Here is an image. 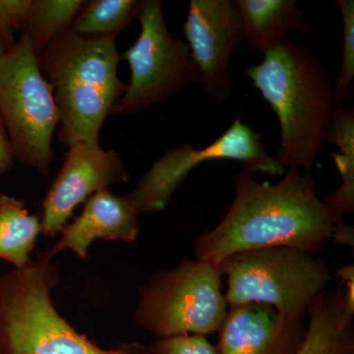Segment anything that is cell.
<instances>
[{
    "label": "cell",
    "instance_id": "18",
    "mask_svg": "<svg viewBox=\"0 0 354 354\" xmlns=\"http://www.w3.org/2000/svg\"><path fill=\"white\" fill-rule=\"evenodd\" d=\"M86 1L83 0H32L24 34L36 55L71 27Z\"/></svg>",
    "mask_w": 354,
    "mask_h": 354
},
{
    "label": "cell",
    "instance_id": "4",
    "mask_svg": "<svg viewBox=\"0 0 354 354\" xmlns=\"http://www.w3.org/2000/svg\"><path fill=\"white\" fill-rule=\"evenodd\" d=\"M227 279L228 307L263 304L304 320L332 279L329 265L290 247H265L228 256L216 266Z\"/></svg>",
    "mask_w": 354,
    "mask_h": 354
},
{
    "label": "cell",
    "instance_id": "15",
    "mask_svg": "<svg viewBox=\"0 0 354 354\" xmlns=\"http://www.w3.org/2000/svg\"><path fill=\"white\" fill-rule=\"evenodd\" d=\"M243 25L244 43L265 53L278 46L290 31L316 38V31L295 0H234Z\"/></svg>",
    "mask_w": 354,
    "mask_h": 354
},
{
    "label": "cell",
    "instance_id": "9",
    "mask_svg": "<svg viewBox=\"0 0 354 354\" xmlns=\"http://www.w3.org/2000/svg\"><path fill=\"white\" fill-rule=\"evenodd\" d=\"M232 160L251 174L281 176L285 174L276 156L262 143V135L244 124L237 116L227 131L202 149L190 143L172 147L142 176L129 193L130 201L138 214L164 211L177 188L191 171L208 160Z\"/></svg>",
    "mask_w": 354,
    "mask_h": 354
},
{
    "label": "cell",
    "instance_id": "21",
    "mask_svg": "<svg viewBox=\"0 0 354 354\" xmlns=\"http://www.w3.org/2000/svg\"><path fill=\"white\" fill-rule=\"evenodd\" d=\"M156 354H218L216 346L205 335H183L155 342Z\"/></svg>",
    "mask_w": 354,
    "mask_h": 354
},
{
    "label": "cell",
    "instance_id": "25",
    "mask_svg": "<svg viewBox=\"0 0 354 354\" xmlns=\"http://www.w3.org/2000/svg\"><path fill=\"white\" fill-rule=\"evenodd\" d=\"M330 239L334 241L335 245L337 244H342V245L351 246V248H353L354 230L353 225H349L342 221L335 227L334 234H333L332 239Z\"/></svg>",
    "mask_w": 354,
    "mask_h": 354
},
{
    "label": "cell",
    "instance_id": "26",
    "mask_svg": "<svg viewBox=\"0 0 354 354\" xmlns=\"http://www.w3.org/2000/svg\"><path fill=\"white\" fill-rule=\"evenodd\" d=\"M13 35L12 31L0 24V59L12 50L15 44Z\"/></svg>",
    "mask_w": 354,
    "mask_h": 354
},
{
    "label": "cell",
    "instance_id": "8",
    "mask_svg": "<svg viewBox=\"0 0 354 354\" xmlns=\"http://www.w3.org/2000/svg\"><path fill=\"white\" fill-rule=\"evenodd\" d=\"M139 38L123 53L131 79L113 106V115L141 113L200 81V72L187 44L172 34L158 0L142 1Z\"/></svg>",
    "mask_w": 354,
    "mask_h": 354
},
{
    "label": "cell",
    "instance_id": "19",
    "mask_svg": "<svg viewBox=\"0 0 354 354\" xmlns=\"http://www.w3.org/2000/svg\"><path fill=\"white\" fill-rule=\"evenodd\" d=\"M142 1L92 0L85 2L71 29L91 37H115L133 20L138 19Z\"/></svg>",
    "mask_w": 354,
    "mask_h": 354
},
{
    "label": "cell",
    "instance_id": "22",
    "mask_svg": "<svg viewBox=\"0 0 354 354\" xmlns=\"http://www.w3.org/2000/svg\"><path fill=\"white\" fill-rule=\"evenodd\" d=\"M31 6L32 0H0V24L13 32H22Z\"/></svg>",
    "mask_w": 354,
    "mask_h": 354
},
{
    "label": "cell",
    "instance_id": "20",
    "mask_svg": "<svg viewBox=\"0 0 354 354\" xmlns=\"http://www.w3.org/2000/svg\"><path fill=\"white\" fill-rule=\"evenodd\" d=\"M337 6L342 15L344 39L341 71L334 88V95L335 104H342L349 94L354 78V1L337 0Z\"/></svg>",
    "mask_w": 354,
    "mask_h": 354
},
{
    "label": "cell",
    "instance_id": "16",
    "mask_svg": "<svg viewBox=\"0 0 354 354\" xmlns=\"http://www.w3.org/2000/svg\"><path fill=\"white\" fill-rule=\"evenodd\" d=\"M325 144H333L339 153L333 152L335 167L341 174L342 184L325 203L335 215H351L354 212V111L337 104L330 115L325 135Z\"/></svg>",
    "mask_w": 354,
    "mask_h": 354
},
{
    "label": "cell",
    "instance_id": "17",
    "mask_svg": "<svg viewBox=\"0 0 354 354\" xmlns=\"http://www.w3.org/2000/svg\"><path fill=\"white\" fill-rule=\"evenodd\" d=\"M41 232L39 218L30 215L25 202L0 195V259L22 269Z\"/></svg>",
    "mask_w": 354,
    "mask_h": 354
},
{
    "label": "cell",
    "instance_id": "2",
    "mask_svg": "<svg viewBox=\"0 0 354 354\" xmlns=\"http://www.w3.org/2000/svg\"><path fill=\"white\" fill-rule=\"evenodd\" d=\"M244 76L252 81L278 118L281 144L276 158L286 171L311 174L335 106L334 87L308 46L286 37L266 51Z\"/></svg>",
    "mask_w": 354,
    "mask_h": 354
},
{
    "label": "cell",
    "instance_id": "24",
    "mask_svg": "<svg viewBox=\"0 0 354 354\" xmlns=\"http://www.w3.org/2000/svg\"><path fill=\"white\" fill-rule=\"evenodd\" d=\"M335 276L341 279L349 302L354 304V266L348 265L339 268L335 272Z\"/></svg>",
    "mask_w": 354,
    "mask_h": 354
},
{
    "label": "cell",
    "instance_id": "5",
    "mask_svg": "<svg viewBox=\"0 0 354 354\" xmlns=\"http://www.w3.org/2000/svg\"><path fill=\"white\" fill-rule=\"evenodd\" d=\"M48 266L32 264L0 278V342L7 354H137L104 351L78 334L50 299Z\"/></svg>",
    "mask_w": 354,
    "mask_h": 354
},
{
    "label": "cell",
    "instance_id": "3",
    "mask_svg": "<svg viewBox=\"0 0 354 354\" xmlns=\"http://www.w3.org/2000/svg\"><path fill=\"white\" fill-rule=\"evenodd\" d=\"M38 57L59 111L58 138L67 147L99 142L104 120L127 88L118 77L115 37L84 36L69 28Z\"/></svg>",
    "mask_w": 354,
    "mask_h": 354
},
{
    "label": "cell",
    "instance_id": "13",
    "mask_svg": "<svg viewBox=\"0 0 354 354\" xmlns=\"http://www.w3.org/2000/svg\"><path fill=\"white\" fill-rule=\"evenodd\" d=\"M138 216L127 194L97 191L86 201L82 214L62 230V239L48 256L70 249L86 257L88 246L97 239L134 241L139 232Z\"/></svg>",
    "mask_w": 354,
    "mask_h": 354
},
{
    "label": "cell",
    "instance_id": "12",
    "mask_svg": "<svg viewBox=\"0 0 354 354\" xmlns=\"http://www.w3.org/2000/svg\"><path fill=\"white\" fill-rule=\"evenodd\" d=\"M218 354H295L304 341V320L263 304L230 307L218 330Z\"/></svg>",
    "mask_w": 354,
    "mask_h": 354
},
{
    "label": "cell",
    "instance_id": "1",
    "mask_svg": "<svg viewBox=\"0 0 354 354\" xmlns=\"http://www.w3.org/2000/svg\"><path fill=\"white\" fill-rule=\"evenodd\" d=\"M276 183L242 171L234 176L232 207L213 230L194 241L196 259L216 267L228 256L265 247H290L317 255L342 216L317 195L311 174L290 169Z\"/></svg>",
    "mask_w": 354,
    "mask_h": 354
},
{
    "label": "cell",
    "instance_id": "6",
    "mask_svg": "<svg viewBox=\"0 0 354 354\" xmlns=\"http://www.w3.org/2000/svg\"><path fill=\"white\" fill-rule=\"evenodd\" d=\"M0 116L14 158L46 176L55 157L51 141L60 114L53 86L24 34L0 59Z\"/></svg>",
    "mask_w": 354,
    "mask_h": 354
},
{
    "label": "cell",
    "instance_id": "7",
    "mask_svg": "<svg viewBox=\"0 0 354 354\" xmlns=\"http://www.w3.org/2000/svg\"><path fill=\"white\" fill-rule=\"evenodd\" d=\"M220 270L202 260H184L156 274L142 288L137 321L160 339L213 334L227 315Z\"/></svg>",
    "mask_w": 354,
    "mask_h": 354
},
{
    "label": "cell",
    "instance_id": "23",
    "mask_svg": "<svg viewBox=\"0 0 354 354\" xmlns=\"http://www.w3.org/2000/svg\"><path fill=\"white\" fill-rule=\"evenodd\" d=\"M14 164V156L10 141L3 121L0 116V176L6 174Z\"/></svg>",
    "mask_w": 354,
    "mask_h": 354
},
{
    "label": "cell",
    "instance_id": "14",
    "mask_svg": "<svg viewBox=\"0 0 354 354\" xmlns=\"http://www.w3.org/2000/svg\"><path fill=\"white\" fill-rule=\"evenodd\" d=\"M307 317L306 333L295 354H354V304L342 283L318 295Z\"/></svg>",
    "mask_w": 354,
    "mask_h": 354
},
{
    "label": "cell",
    "instance_id": "11",
    "mask_svg": "<svg viewBox=\"0 0 354 354\" xmlns=\"http://www.w3.org/2000/svg\"><path fill=\"white\" fill-rule=\"evenodd\" d=\"M129 180V171L120 155L104 150L99 142L68 147L64 165L44 200L41 234L55 236L62 232L79 204L97 191Z\"/></svg>",
    "mask_w": 354,
    "mask_h": 354
},
{
    "label": "cell",
    "instance_id": "10",
    "mask_svg": "<svg viewBox=\"0 0 354 354\" xmlns=\"http://www.w3.org/2000/svg\"><path fill=\"white\" fill-rule=\"evenodd\" d=\"M183 32L205 94L223 102L234 95L232 55L244 43L234 0H191Z\"/></svg>",
    "mask_w": 354,
    "mask_h": 354
}]
</instances>
